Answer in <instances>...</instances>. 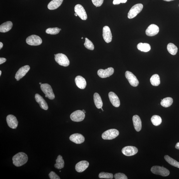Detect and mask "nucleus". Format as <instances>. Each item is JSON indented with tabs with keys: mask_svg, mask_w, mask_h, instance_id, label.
<instances>
[{
	"mask_svg": "<svg viewBox=\"0 0 179 179\" xmlns=\"http://www.w3.org/2000/svg\"><path fill=\"white\" fill-rule=\"evenodd\" d=\"M13 163L16 167H19L24 165L28 161V157L25 153L19 152L14 156L12 158Z\"/></svg>",
	"mask_w": 179,
	"mask_h": 179,
	"instance_id": "nucleus-1",
	"label": "nucleus"
},
{
	"mask_svg": "<svg viewBox=\"0 0 179 179\" xmlns=\"http://www.w3.org/2000/svg\"><path fill=\"white\" fill-rule=\"evenodd\" d=\"M143 8L142 4L139 3L135 5L130 9L128 14V17L130 19L135 17L142 10Z\"/></svg>",
	"mask_w": 179,
	"mask_h": 179,
	"instance_id": "nucleus-2",
	"label": "nucleus"
},
{
	"mask_svg": "<svg viewBox=\"0 0 179 179\" xmlns=\"http://www.w3.org/2000/svg\"><path fill=\"white\" fill-rule=\"evenodd\" d=\"M55 61L60 66L64 67L69 66V60L66 55L63 53H59L56 55L55 56Z\"/></svg>",
	"mask_w": 179,
	"mask_h": 179,
	"instance_id": "nucleus-3",
	"label": "nucleus"
},
{
	"mask_svg": "<svg viewBox=\"0 0 179 179\" xmlns=\"http://www.w3.org/2000/svg\"><path fill=\"white\" fill-rule=\"evenodd\" d=\"M119 135L118 130L113 129L107 130L102 135V138L104 140H112L115 138Z\"/></svg>",
	"mask_w": 179,
	"mask_h": 179,
	"instance_id": "nucleus-4",
	"label": "nucleus"
},
{
	"mask_svg": "<svg viewBox=\"0 0 179 179\" xmlns=\"http://www.w3.org/2000/svg\"><path fill=\"white\" fill-rule=\"evenodd\" d=\"M151 171L155 175L163 176H168L170 174L169 170L163 167L154 166L151 169Z\"/></svg>",
	"mask_w": 179,
	"mask_h": 179,
	"instance_id": "nucleus-5",
	"label": "nucleus"
},
{
	"mask_svg": "<svg viewBox=\"0 0 179 179\" xmlns=\"http://www.w3.org/2000/svg\"><path fill=\"white\" fill-rule=\"evenodd\" d=\"M41 88L44 94L47 96L50 100H53L55 98V95L53 91L52 87L48 84H43L41 86Z\"/></svg>",
	"mask_w": 179,
	"mask_h": 179,
	"instance_id": "nucleus-6",
	"label": "nucleus"
},
{
	"mask_svg": "<svg viewBox=\"0 0 179 179\" xmlns=\"http://www.w3.org/2000/svg\"><path fill=\"white\" fill-rule=\"evenodd\" d=\"M26 43L31 46H37L41 45L42 43L41 38L36 35H32L28 37L26 39Z\"/></svg>",
	"mask_w": 179,
	"mask_h": 179,
	"instance_id": "nucleus-7",
	"label": "nucleus"
},
{
	"mask_svg": "<svg viewBox=\"0 0 179 179\" xmlns=\"http://www.w3.org/2000/svg\"><path fill=\"white\" fill-rule=\"evenodd\" d=\"M85 113L82 111L77 110L74 111L70 115V117L72 121L74 122H79L82 121L84 119Z\"/></svg>",
	"mask_w": 179,
	"mask_h": 179,
	"instance_id": "nucleus-8",
	"label": "nucleus"
},
{
	"mask_svg": "<svg viewBox=\"0 0 179 179\" xmlns=\"http://www.w3.org/2000/svg\"><path fill=\"white\" fill-rule=\"evenodd\" d=\"M125 77L129 81L130 84L132 86L136 87L138 86L139 82L136 76L131 72L126 71L125 73Z\"/></svg>",
	"mask_w": 179,
	"mask_h": 179,
	"instance_id": "nucleus-9",
	"label": "nucleus"
},
{
	"mask_svg": "<svg viewBox=\"0 0 179 179\" xmlns=\"http://www.w3.org/2000/svg\"><path fill=\"white\" fill-rule=\"evenodd\" d=\"M75 13L81 19L84 20H86L87 16L84 8L82 6L79 4L76 5L74 8Z\"/></svg>",
	"mask_w": 179,
	"mask_h": 179,
	"instance_id": "nucleus-10",
	"label": "nucleus"
},
{
	"mask_svg": "<svg viewBox=\"0 0 179 179\" xmlns=\"http://www.w3.org/2000/svg\"><path fill=\"white\" fill-rule=\"evenodd\" d=\"M114 73V69L113 67H109L105 70L100 69L97 71V74L100 77L106 78L110 77Z\"/></svg>",
	"mask_w": 179,
	"mask_h": 179,
	"instance_id": "nucleus-11",
	"label": "nucleus"
},
{
	"mask_svg": "<svg viewBox=\"0 0 179 179\" xmlns=\"http://www.w3.org/2000/svg\"><path fill=\"white\" fill-rule=\"evenodd\" d=\"M138 152V149L134 146H127L123 148L122 152L127 156H132L137 154Z\"/></svg>",
	"mask_w": 179,
	"mask_h": 179,
	"instance_id": "nucleus-12",
	"label": "nucleus"
},
{
	"mask_svg": "<svg viewBox=\"0 0 179 179\" xmlns=\"http://www.w3.org/2000/svg\"><path fill=\"white\" fill-rule=\"evenodd\" d=\"M30 67L28 65L23 66L20 68L16 73L15 78L17 81H19L26 75L30 69Z\"/></svg>",
	"mask_w": 179,
	"mask_h": 179,
	"instance_id": "nucleus-13",
	"label": "nucleus"
},
{
	"mask_svg": "<svg viewBox=\"0 0 179 179\" xmlns=\"http://www.w3.org/2000/svg\"><path fill=\"white\" fill-rule=\"evenodd\" d=\"M6 122L9 127L12 129H16L18 125V122L15 116L8 115L6 117Z\"/></svg>",
	"mask_w": 179,
	"mask_h": 179,
	"instance_id": "nucleus-14",
	"label": "nucleus"
},
{
	"mask_svg": "<svg viewBox=\"0 0 179 179\" xmlns=\"http://www.w3.org/2000/svg\"><path fill=\"white\" fill-rule=\"evenodd\" d=\"M103 36L104 41L106 43H110L112 40V35L110 29L108 26H105L103 28Z\"/></svg>",
	"mask_w": 179,
	"mask_h": 179,
	"instance_id": "nucleus-15",
	"label": "nucleus"
},
{
	"mask_svg": "<svg viewBox=\"0 0 179 179\" xmlns=\"http://www.w3.org/2000/svg\"><path fill=\"white\" fill-rule=\"evenodd\" d=\"M159 32V27L156 25L152 24L148 27L146 30V33L148 36H153L157 35Z\"/></svg>",
	"mask_w": 179,
	"mask_h": 179,
	"instance_id": "nucleus-16",
	"label": "nucleus"
},
{
	"mask_svg": "<svg viewBox=\"0 0 179 179\" xmlns=\"http://www.w3.org/2000/svg\"><path fill=\"white\" fill-rule=\"evenodd\" d=\"M70 140L76 144H80L84 142V137L82 134L75 133L71 135L70 136Z\"/></svg>",
	"mask_w": 179,
	"mask_h": 179,
	"instance_id": "nucleus-17",
	"label": "nucleus"
},
{
	"mask_svg": "<svg viewBox=\"0 0 179 179\" xmlns=\"http://www.w3.org/2000/svg\"><path fill=\"white\" fill-rule=\"evenodd\" d=\"M109 97L111 103L115 107H118L120 105V101L117 95L115 93L111 92L109 93Z\"/></svg>",
	"mask_w": 179,
	"mask_h": 179,
	"instance_id": "nucleus-18",
	"label": "nucleus"
},
{
	"mask_svg": "<svg viewBox=\"0 0 179 179\" xmlns=\"http://www.w3.org/2000/svg\"><path fill=\"white\" fill-rule=\"evenodd\" d=\"M89 162L86 161H82L79 162L75 166V169L78 173H82L85 171L89 167Z\"/></svg>",
	"mask_w": 179,
	"mask_h": 179,
	"instance_id": "nucleus-19",
	"label": "nucleus"
},
{
	"mask_svg": "<svg viewBox=\"0 0 179 179\" xmlns=\"http://www.w3.org/2000/svg\"><path fill=\"white\" fill-rule=\"evenodd\" d=\"M35 98L36 101L39 104L40 107L42 109L45 110H48V104L42 97L38 94H36L35 95Z\"/></svg>",
	"mask_w": 179,
	"mask_h": 179,
	"instance_id": "nucleus-20",
	"label": "nucleus"
},
{
	"mask_svg": "<svg viewBox=\"0 0 179 179\" xmlns=\"http://www.w3.org/2000/svg\"><path fill=\"white\" fill-rule=\"evenodd\" d=\"M75 82L77 87L81 89H84L87 85L85 78L81 76H78L75 78Z\"/></svg>",
	"mask_w": 179,
	"mask_h": 179,
	"instance_id": "nucleus-21",
	"label": "nucleus"
},
{
	"mask_svg": "<svg viewBox=\"0 0 179 179\" xmlns=\"http://www.w3.org/2000/svg\"><path fill=\"white\" fill-rule=\"evenodd\" d=\"M132 120L135 129L137 131H140L142 129V122L140 117L138 115H134Z\"/></svg>",
	"mask_w": 179,
	"mask_h": 179,
	"instance_id": "nucleus-22",
	"label": "nucleus"
},
{
	"mask_svg": "<svg viewBox=\"0 0 179 179\" xmlns=\"http://www.w3.org/2000/svg\"><path fill=\"white\" fill-rule=\"evenodd\" d=\"M64 0H53L48 5V8L50 10H55L61 5Z\"/></svg>",
	"mask_w": 179,
	"mask_h": 179,
	"instance_id": "nucleus-23",
	"label": "nucleus"
},
{
	"mask_svg": "<svg viewBox=\"0 0 179 179\" xmlns=\"http://www.w3.org/2000/svg\"><path fill=\"white\" fill-rule=\"evenodd\" d=\"M13 26L12 23L10 21L5 22L0 26V32H6L10 31Z\"/></svg>",
	"mask_w": 179,
	"mask_h": 179,
	"instance_id": "nucleus-24",
	"label": "nucleus"
},
{
	"mask_svg": "<svg viewBox=\"0 0 179 179\" xmlns=\"http://www.w3.org/2000/svg\"><path fill=\"white\" fill-rule=\"evenodd\" d=\"M94 100L95 106L98 109H101L103 106V103L101 97L97 93L94 95Z\"/></svg>",
	"mask_w": 179,
	"mask_h": 179,
	"instance_id": "nucleus-25",
	"label": "nucleus"
},
{
	"mask_svg": "<svg viewBox=\"0 0 179 179\" xmlns=\"http://www.w3.org/2000/svg\"><path fill=\"white\" fill-rule=\"evenodd\" d=\"M56 164H55V167L58 169H61L64 168V162L62 156H58L56 160Z\"/></svg>",
	"mask_w": 179,
	"mask_h": 179,
	"instance_id": "nucleus-26",
	"label": "nucleus"
},
{
	"mask_svg": "<svg viewBox=\"0 0 179 179\" xmlns=\"http://www.w3.org/2000/svg\"><path fill=\"white\" fill-rule=\"evenodd\" d=\"M137 48L139 50L144 52H147L151 50V46L149 44L146 43H139L137 46Z\"/></svg>",
	"mask_w": 179,
	"mask_h": 179,
	"instance_id": "nucleus-27",
	"label": "nucleus"
},
{
	"mask_svg": "<svg viewBox=\"0 0 179 179\" xmlns=\"http://www.w3.org/2000/svg\"><path fill=\"white\" fill-rule=\"evenodd\" d=\"M173 102V100L171 97H167L162 100L161 104L164 107L168 108L172 105Z\"/></svg>",
	"mask_w": 179,
	"mask_h": 179,
	"instance_id": "nucleus-28",
	"label": "nucleus"
},
{
	"mask_svg": "<svg viewBox=\"0 0 179 179\" xmlns=\"http://www.w3.org/2000/svg\"><path fill=\"white\" fill-rule=\"evenodd\" d=\"M167 48L168 52L171 55H175L177 53L178 48L173 43H169L167 46Z\"/></svg>",
	"mask_w": 179,
	"mask_h": 179,
	"instance_id": "nucleus-29",
	"label": "nucleus"
},
{
	"mask_svg": "<svg viewBox=\"0 0 179 179\" xmlns=\"http://www.w3.org/2000/svg\"><path fill=\"white\" fill-rule=\"evenodd\" d=\"M164 158L166 161L171 166L179 168V162L172 158L168 155L165 156Z\"/></svg>",
	"mask_w": 179,
	"mask_h": 179,
	"instance_id": "nucleus-30",
	"label": "nucleus"
},
{
	"mask_svg": "<svg viewBox=\"0 0 179 179\" xmlns=\"http://www.w3.org/2000/svg\"><path fill=\"white\" fill-rule=\"evenodd\" d=\"M150 80L152 85L155 86H159L160 84V77L157 74L153 75L151 78Z\"/></svg>",
	"mask_w": 179,
	"mask_h": 179,
	"instance_id": "nucleus-31",
	"label": "nucleus"
},
{
	"mask_svg": "<svg viewBox=\"0 0 179 179\" xmlns=\"http://www.w3.org/2000/svg\"><path fill=\"white\" fill-rule=\"evenodd\" d=\"M151 121L153 125L156 126H158L161 124L162 122V118L160 116L154 115L151 118Z\"/></svg>",
	"mask_w": 179,
	"mask_h": 179,
	"instance_id": "nucleus-32",
	"label": "nucleus"
},
{
	"mask_svg": "<svg viewBox=\"0 0 179 179\" xmlns=\"http://www.w3.org/2000/svg\"><path fill=\"white\" fill-rule=\"evenodd\" d=\"M84 45L88 49L90 50H93L94 49V46L92 42L87 38H85V42Z\"/></svg>",
	"mask_w": 179,
	"mask_h": 179,
	"instance_id": "nucleus-33",
	"label": "nucleus"
},
{
	"mask_svg": "<svg viewBox=\"0 0 179 179\" xmlns=\"http://www.w3.org/2000/svg\"><path fill=\"white\" fill-rule=\"evenodd\" d=\"M60 31V29L57 27L48 28L46 30V32L48 34L56 35L59 33Z\"/></svg>",
	"mask_w": 179,
	"mask_h": 179,
	"instance_id": "nucleus-34",
	"label": "nucleus"
},
{
	"mask_svg": "<svg viewBox=\"0 0 179 179\" xmlns=\"http://www.w3.org/2000/svg\"><path fill=\"white\" fill-rule=\"evenodd\" d=\"M99 177L100 178L113 179V176L111 173L101 172L99 174Z\"/></svg>",
	"mask_w": 179,
	"mask_h": 179,
	"instance_id": "nucleus-35",
	"label": "nucleus"
},
{
	"mask_svg": "<svg viewBox=\"0 0 179 179\" xmlns=\"http://www.w3.org/2000/svg\"><path fill=\"white\" fill-rule=\"evenodd\" d=\"M115 179H127L126 176L124 173H116L114 176Z\"/></svg>",
	"mask_w": 179,
	"mask_h": 179,
	"instance_id": "nucleus-36",
	"label": "nucleus"
},
{
	"mask_svg": "<svg viewBox=\"0 0 179 179\" xmlns=\"http://www.w3.org/2000/svg\"><path fill=\"white\" fill-rule=\"evenodd\" d=\"M93 4L96 7L100 6L103 4L104 0H92Z\"/></svg>",
	"mask_w": 179,
	"mask_h": 179,
	"instance_id": "nucleus-37",
	"label": "nucleus"
},
{
	"mask_svg": "<svg viewBox=\"0 0 179 179\" xmlns=\"http://www.w3.org/2000/svg\"><path fill=\"white\" fill-rule=\"evenodd\" d=\"M49 176L50 179H60V178L53 171H51L49 174Z\"/></svg>",
	"mask_w": 179,
	"mask_h": 179,
	"instance_id": "nucleus-38",
	"label": "nucleus"
},
{
	"mask_svg": "<svg viewBox=\"0 0 179 179\" xmlns=\"http://www.w3.org/2000/svg\"><path fill=\"white\" fill-rule=\"evenodd\" d=\"M121 3V0H113V3L114 5L119 4Z\"/></svg>",
	"mask_w": 179,
	"mask_h": 179,
	"instance_id": "nucleus-39",
	"label": "nucleus"
},
{
	"mask_svg": "<svg viewBox=\"0 0 179 179\" xmlns=\"http://www.w3.org/2000/svg\"><path fill=\"white\" fill-rule=\"evenodd\" d=\"M6 61V59L4 58H0V64H1L4 63Z\"/></svg>",
	"mask_w": 179,
	"mask_h": 179,
	"instance_id": "nucleus-40",
	"label": "nucleus"
},
{
	"mask_svg": "<svg viewBox=\"0 0 179 179\" xmlns=\"http://www.w3.org/2000/svg\"><path fill=\"white\" fill-rule=\"evenodd\" d=\"M175 148L176 149L179 150V142L176 143L175 146Z\"/></svg>",
	"mask_w": 179,
	"mask_h": 179,
	"instance_id": "nucleus-41",
	"label": "nucleus"
},
{
	"mask_svg": "<svg viewBox=\"0 0 179 179\" xmlns=\"http://www.w3.org/2000/svg\"><path fill=\"white\" fill-rule=\"evenodd\" d=\"M127 1V0H121V3H125Z\"/></svg>",
	"mask_w": 179,
	"mask_h": 179,
	"instance_id": "nucleus-42",
	"label": "nucleus"
},
{
	"mask_svg": "<svg viewBox=\"0 0 179 179\" xmlns=\"http://www.w3.org/2000/svg\"><path fill=\"white\" fill-rule=\"evenodd\" d=\"M3 44L1 42H0V49H1L2 47H3Z\"/></svg>",
	"mask_w": 179,
	"mask_h": 179,
	"instance_id": "nucleus-43",
	"label": "nucleus"
},
{
	"mask_svg": "<svg viewBox=\"0 0 179 179\" xmlns=\"http://www.w3.org/2000/svg\"><path fill=\"white\" fill-rule=\"evenodd\" d=\"M163 1H174V0H163Z\"/></svg>",
	"mask_w": 179,
	"mask_h": 179,
	"instance_id": "nucleus-44",
	"label": "nucleus"
},
{
	"mask_svg": "<svg viewBox=\"0 0 179 179\" xmlns=\"http://www.w3.org/2000/svg\"><path fill=\"white\" fill-rule=\"evenodd\" d=\"M1 73H2V72H1V70L0 71V76H1Z\"/></svg>",
	"mask_w": 179,
	"mask_h": 179,
	"instance_id": "nucleus-45",
	"label": "nucleus"
},
{
	"mask_svg": "<svg viewBox=\"0 0 179 179\" xmlns=\"http://www.w3.org/2000/svg\"><path fill=\"white\" fill-rule=\"evenodd\" d=\"M82 111H83V112L84 113H86V111H85L84 110H82Z\"/></svg>",
	"mask_w": 179,
	"mask_h": 179,
	"instance_id": "nucleus-46",
	"label": "nucleus"
},
{
	"mask_svg": "<svg viewBox=\"0 0 179 179\" xmlns=\"http://www.w3.org/2000/svg\"><path fill=\"white\" fill-rule=\"evenodd\" d=\"M75 16H78V15H77V14L76 13L75 14Z\"/></svg>",
	"mask_w": 179,
	"mask_h": 179,
	"instance_id": "nucleus-47",
	"label": "nucleus"
},
{
	"mask_svg": "<svg viewBox=\"0 0 179 179\" xmlns=\"http://www.w3.org/2000/svg\"><path fill=\"white\" fill-rule=\"evenodd\" d=\"M39 84H40L41 85L42 84L40 82L39 83Z\"/></svg>",
	"mask_w": 179,
	"mask_h": 179,
	"instance_id": "nucleus-48",
	"label": "nucleus"
},
{
	"mask_svg": "<svg viewBox=\"0 0 179 179\" xmlns=\"http://www.w3.org/2000/svg\"><path fill=\"white\" fill-rule=\"evenodd\" d=\"M45 97H48L47 96H46V95H45Z\"/></svg>",
	"mask_w": 179,
	"mask_h": 179,
	"instance_id": "nucleus-49",
	"label": "nucleus"
},
{
	"mask_svg": "<svg viewBox=\"0 0 179 179\" xmlns=\"http://www.w3.org/2000/svg\"><path fill=\"white\" fill-rule=\"evenodd\" d=\"M62 30V29H60V30Z\"/></svg>",
	"mask_w": 179,
	"mask_h": 179,
	"instance_id": "nucleus-50",
	"label": "nucleus"
},
{
	"mask_svg": "<svg viewBox=\"0 0 179 179\" xmlns=\"http://www.w3.org/2000/svg\"><path fill=\"white\" fill-rule=\"evenodd\" d=\"M83 39V37H82V39Z\"/></svg>",
	"mask_w": 179,
	"mask_h": 179,
	"instance_id": "nucleus-51",
	"label": "nucleus"
},
{
	"mask_svg": "<svg viewBox=\"0 0 179 179\" xmlns=\"http://www.w3.org/2000/svg\"></svg>",
	"mask_w": 179,
	"mask_h": 179,
	"instance_id": "nucleus-52",
	"label": "nucleus"
}]
</instances>
